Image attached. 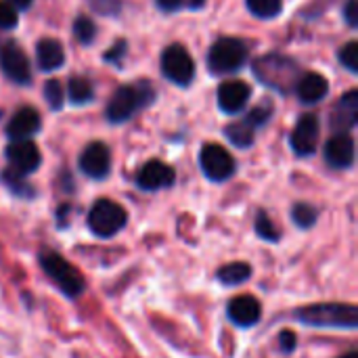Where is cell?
Returning <instances> with one entry per match:
<instances>
[{
    "instance_id": "6da1fadb",
    "label": "cell",
    "mask_w": 358,
    "mask_h": 358,
    "mask_svg": "<svg viewBox=\"0 0 358 358\" xmlns=\"http://www.w3.org/2000/svg\"><path fill=\"white\" fill-rule=\"evenodd\" d=\"M296 319L317 329H357L358 310L352 304H313L296 310Z\"/></svg>"
},
{
    "instance_id": "7a4b0ae2",
    "label": "cell",
    "mask_w": 358,
    "mask_h": 358,
    "mask_svg": "<svg viewBox=\"0 0 358 358\" xmlns=\"http://www.w3.org/2000/svg\"><path fill=\"white\" fill-rule=\"evenodd\" d=\"M254 73L262 84H266L279 92H289L292 86L298 84L300 69L292 59L277 55V52H271V55L260 57L254 63Z\"/></svg>"
},
{
    "instance_id": "3957f363",
    "label": "cell",
    "mask_w": 358,
    "mask_h": 358,
    "mask_svg": "<svg viewBox=\"0 0 358 358\" xmlns=\"http://www.w3.org/2000/svg\"><path fill=\"white\" fill-rule=\"evenodd\" d=\"M42 271L46 273V277L67 296V298H78L84 294L86 289V281L82 277V273L69 264L63 256L55 254V252H42L38 258Z\"/></svg>"
},
{
    "instance_id": "277c9868",
    "label": "cell",
    "mask_w": 358,
    "mask_h": 358,
    "mask_svg": "<svg viewBox=\"0 0 358 358\" xmlns=\"http://www.w3.org/2000/svg\"><path fill=\"white\" fill-rule=\"evenodd\" d=\"M153 96H155V92H153L149 82H136L132 86H122V88H117V92L113 94L111 103L107 105L105 115L113 124L126 122L141 107L149 105L153 101Z\"/></svg>"
},
{
    "instance_id": "5b68a950",
    "label": "cell",
    "mask_w": 358,
    "mask_h": 358,
    "mask_svg": "<svg viewBox=\"0 0 358 358\" xmlns=\"http://www.w3.org/2000/svg\"><path fill=\"white\" fill-rule=\"evenodd\" d=\"M126 222H128L126 210L111 199L94 201V206L88 212V229L101 239H109L117 235L126 227Z\"/></svg>"
},
{
    "instance_id": "8992f818",
    "label": "cell",
    "mask_w": 358,
    "mask_h": 358,
    "mask_svg": "<svg viewBox=\"0 0 358 358\" xmlns=\"http://www.w3.org/2000/svg\"><path fill=\"white\" fill-rule=\"evenodd\" d=\"M248 61V46L237 38H220L208 52V67L212 73H233Z\"/></svg>"
},
{
    "instance_id": "52a82bcc",
    "label": "cell",
    "mask_w": 358,
    "mask_h": 358,
    "mask_svg": "<svg viewBox=\"0 0 358 358\" xmlns=\"http://www.w3.org/2000/svg\"><path fill=\"white\" fill-rule=\"evenodd\" d=\"M162 71L170 82L187 86L195 78V63L182 44H170L162 55Z\"/></svg>"
},
{
    "instance_id": "ba28073f",
    "label": "cell",
    "mask_w": 358,
    "mask_h": 358,
    "mask_svg": "<svg viewBox=\"0 0 358 358\" xmlns=\"http://www.w3.org/2000/svg\"><path fill=\"white\" fill-rule=\"evenodd\" d=\"M199 164H201L203 174L214 182H222V180L231 178L237 168L233 155L216 143H210L201 149Z\"/></svg>"
},
{
    "instance_id": "9c48e42d",
    "label": "cell",
    "mask_w": 358,
    "mask_h": 358,
    "mask_svg": "<svg viewBox=\"0 0 358 358\" xmlns=\"http://www.w3.org/2000/svg\"><path fill=\"white\" fill-rule=\"evenodd\" d=\"M4 153L10 164V170H15L17 174H23V176L36 172L42 162V155L31 141H13Z\"/></svg>"
},
{
    "instance_id": "30bf717a",
    "label": "cell",
    "mask_w": 358,
    "mask_h": 358,
    "mask_svg": "<svg viewBox=\"0 0 358 358\" xmlns=\"http://www.w3.org/2000/svg\"><path fill=\"white\" fill-rule=\"evenodd\" d=\"M0 67L8 80L15 84H29L31 80V69H29V59L17 44H6L0 50Z\"/></svg>"
},
{
    "instance_id": "8fae6325",
    "label": "cell",
    "mask_w": 358,
    "mask_h": 358,
    "mask_svg": "<svg viewBox=\"0 0 358 358\" xmlns=\"http://www.w3.org/2000/svg\"><path fill=\"white\" fill-rule=\"evenodd\" d=\"M80 168L86 176L101 180L111 172V151L103 143H90L80 155Z\"/></svg>"
},
{
    "instance_id": "7c38bea8",
    "label": "cell",
    "mask_w": 358,
    "mask_h": 358,
    "mask_svg": "<svg viewBox=\"0 0 358 358\" xmlns=\"http://www.w3.org/2000/svg\"><path fill=\"white\" fill-rule=\"evenodd\" d=\"M317 143H319V120H317L315 113H304L298 120L296 128H294L292 149L300 157H306V155H313L315 153Z\"/></svg>"
},
{
    "instance_id": "4fadbf2b",
    "label": "cell",
    "mask_w": 358,
    "mask_h": 358,
    "mask_svg": "<svg viewBox=\"0 0 358 358\" xmlns=\"http://www.w3.org/2000/svg\"><path fill=\"white\" fill-rule=\"evenodd\" d=\"M174 180H176L174 170H172L168 164L159 162V159L147 162V164L138 170V174H136V185H138L143 191L168 189V187L174 185Z\"/></svg>"
},
{
    "instance_id": "5bb4252c",
    "label": "cell",
    "mask_w": 358,
    "mask_h": 358,
    "mask_svg": "<svg viewBox=\"0 0 358 358\" xmlns=\"http://www.w3.org/2000/svg\"><path fill=\"white\" fill-rule=\"evenodd\" d=\"M325 162L336 170H346L355 164V138L346 132H338L325 145Z\"/></svg>"
},
{
    "instance_id": "9a60e30c",
    "label": "cell",
    "mask_w": 358,
    "mask_h": 358,
    "mask_svg": "<svg viewBox=\"0 0 358 358\" xmlns=\"http://www.w3.org/2000/svg\"><path fill=\"white\" fill-rule=\"evenodd\" d=\"M252 96V88L241 80H229L218 88V105L227 113H239Z\"/></svg>"
},
{
    "instance_id": "2e32d148",
    "label": "cell",
    "mask_w": 358,
    "mask_h": 358,
    "mask_svg": "<svg viewBox=\"0 0 358 358\" xmlns=\"http://www.w3.org/2000/svg\"><path fill=\"white\" fill-rule=\"evenodd\" d=\"M229 319L237 327H252L262 319V306L254 296H237L229 302Z\"/></svg>"
},
{
    "instance_id": "e0dca14e",
    "label": "cell",
    "mask_w": 358,
    "mask_h": 358,
    "mask_svg": "<svg viewBox=\"0 0 358 358\" xmlns=\"http://www.w3.org/2000/svg\"><path fill=\"white\" fill-rule=\"evenodd\" d=\"M40 115L34 107H21L8 122L6 126V134L13 141H27L31 134H36L40 130Z\"/></svg>"
},
{
    "instance_id": "ac0fdd59",
    "label": "cell",
    "mask_w": 358,
    "mask_h": 358,
    "mask_svg": "<svg viewBox=\"0 0 358 358\" xmlns=\"http://www.w3.org/2000/svg\"><path fill=\"white\" fill-rule=\"evenodd\" d=\"M358 122V92H346L334 107L331 113V126L336 132H346Z\"/></svg>"
},
{
    "instance_id": "d6986e66",
    "label": "cell",
    "mask_w": 358,
    "mask_h": 358,
    "mask_svg": "<svg viewBox=\"0 0 358 358\" xmlns=\"http://www.w3.org/2000/svg\"><path fill=\"white\" fill-rule=\"evenodd\" d=\"M296 90H298V96L302 99V103H319L327 94L329 82L321 73L308 71L298 80Z\"/></svg>"
},
{
    "instance_id": "ffe728a7",
    "label": "cell",
    "mask_w": 358,
    "mask_h": 358,
    "mask_svg": "<svg viewBox=\"0 0 358 358\" xmlns=\"http://www.w3.org/2000/svg\"><path fill=\"white\" fill-rule=\"evenodd\" d=\"M36 59L42 71H52L59 69L65 63V52L61 42L52 40V38H44L36 44Z\"/></svg>"
},
{
    "instance_id": "44dd1931",
    "label": "cell",
    "mask_w": 358,
    "mask_h": 358,
    "mask_svg": "<svg viewBox=\"0 0 358 358\" xmlns=\"http://www.w3.org/2000/svg\"><path fill=\"white\" fill-rule=\"evenodd\" d=\"M216 277H218L220 283H224L229 287H235V285L245 283L252 277V266L248 262H231V264L220 266Z\"/></svg>"
},
{
    "instance_id": "7402d4cb",
    "label": "cell",
    "mask_w": 358,
    "mask_h": 358,
    "mask_svg": "<svg viewBox=\"0 0 358 358\" xmlns=\"http://www.w3.org/2000/svg\"><path fill=\"white\" fill-rule=\"evenodd\" d=\"M0 180H2V185L15 195V197H23V199H31V197H36V189L23 178V174H17L15 170H4L2 174H0Z\"/></svg>"
},
{
    "instance_id": "603a6c76",
    "label": "cell",
    "mask_w": 358,
    "mask_h": 358,
    "mask_svg": "<svg viewBox=\"0 0 358 358\" xmlns=\"http://www.w3.org/2000/svg\"><path fill=\"white\" fill-rule=\"evenodd\" d=\"M254 132H256V128H254L248 120L235 122V124L227 126V136H229V141H231L235 147H241V149H245V147H250V145L254 143V136H256Z\"/></svg>"
},
{
    "instance_id": "cb8c5ba5",
    "label": "cell",
    "mask_w": 358,
    "mask_h": 358,
    "mask_svg": "<svg viewBox=\"0 0 358 358\" xmlns=\"http://www.w3.org/2000/svg\"><path fill=\"white\" fill-rule=\"evenodd\" d=\"M67 92H69L71 103H76V105H84V103H88L94 96L92 84L86 78H80V76L69 80V90Z\"/></svg>"
},
{
    "instance_id": "d4e9b609",
    "label": "cell",
    "mask_w": 358,
    "mask_h": 358,
    "mask_svg": "<svg viewBox=\"0 0 358 358\" xmlns=\"http://www.w3.org/2000/svg\"><path fill=\"white\" fill-rule=\"evenodd\" d=\"M292 218H294V222H296L300 229H310V227L317 222L319 212H317V208L310 206V203H296V206L292 208Z\"/></svg>"
},
{
    "instance_id": "484cf974",
    "label": "cell",
    "mask_w": 358,
    "mask_h": 358,
    "mask_svg": "<svg viewBox=\"0 0 358 358\" xmlns=\"http://www.w3.org/2000/svg\"><path fill=\"white\" fill-rule=\"evenodd\" d=\"M281 0H248V8L260 19H273L281 13Z\"/></svg>"
},
{
    "instance_id": "4316f807",
    "label": "cell",
    "mask_w": 358,
    "mask_h": 358,
    "mask_svg": "<svg viewBox=\"0 0 358 358\" xmlns=\"http://www.w3.org/2000/svg\"><path fill=\"white\" fill-rule=\"evenodd\" d=\"M256 233H258L260 239L271 241V243L279 241V237H281V233L277 231V227L273 224V220L268 218V214L264 210H260L256 214Z\"/></svg>"
},
{
    "instance_id": "83f0119b",
    "label": "cell",
    "mask_w": 358,
    "mask_h": 358,
    "mask_svg": "<svg viewBox=\"0 0 358 358\" xmlns=\"http://www.w3.org/2000/svg\"><path fill=\"white\" fill-rule=\"evenodd\" d=\"M73 36L78 38L80 44H90V42L94 40V36H96V25H94V21H92L90 17H86V15L78 17L76 23H73Z\"/></svg>"
},
{
    "instance_id": "f1b7e54d",
    "label": "cell",
    "mask_w": 358,
    "mask_h": 358,
    "mask_svg": "<svg viewBox=\"0 0 358 358\" xmlns=\"http://www.w3.org/2000/svg\"><path fill=\"white\" fill-rule=\"evenodd\" d=\"M44 96L50 105V109H61L63 105V88L59 80H48L44 84Z\"/></svg>"
},
{
    "instance_id": "f546056e",
    "label": "cell",
    "mask_w": 358,
    "mask_h": 358,
    "mask_svg": "<svg viewBox=\"0 0 358 358\" xmlns=\"http://www.w3.org/2000/svg\"><path fill=\"white\" fill-rule=\"evenodd\" d=\"M340 61L346 69H350L352 73L358 71V44L357 42H348L342 52H340Z\"/></svg>"
},
{
    "instance_id": "4dcf8cb0",
    "label": "cell",
    "mask_w": 358,
    "mask_h": 358,
    "mask_svg": "<svg viewBox=\"0 0 358 358\" xmlns=\"http://www.w3.org/2000/svg\"><path fill=\"white\" fill-rule=\"evenodd\" d=\"M17 25V10L8 2H0V29H10Z\"/></svg>"
},
{
    "instance_id": "1f68e13d",
    "label": "cell",
    "mask_w": 358,
    "mask_h": 358,
    "mask_svg": "<svg viewBox=\"0 0 358 358\" xmlns=\"http://www.w3.org/2000/svg\"><path fill=\"white\" fill-rule=\"evenodd\" d=\"M271 115H273L271 105H260V107H256L254 111H250V115H248L245 120L256 128V126H264V124L271 120Z\"/></svg>"
},
{
    "instance_id": "d6a6232c",
    "label": "cell",
    "mask_w": 358,
    "mask_h": 358,
    "mask_svg": "<svg viewBox=\"0 0 358 358\" xmlns=\"http://www.w3.org/2000/svg\"><path fill=\"white\" fill-rule=\"evenodd\" d=\"M279 348H281V352L292 355V352L296 350V334L283 331V334L279 336Z\"/></svg>"
},
{
    "instance_id": "836d02e7",
    "label": "cell",
    "mask_w": 358,
    "mask_h": 358,
    "mask_svg": "<svg viewBox=\"0 0 358 358\" xmlns=\"http://www.w3.org/2000/svg\"><path fill=\"white\" fill-rule=\"evenodd\" d=\"M357 4H358V0H348V2H346V6H344V17H346L348 25H352V27H357L358 25Z\"/></svg>"
},
{
    "instance_id": "e575fe53",
    "label": "cell",
    "mask_w": 358,
    "mask_h": 358,
    "mask_svg": "<svg viewBox=\"0 0 358 358\" xmlns=\"http://www.w3.org/2000/svg\"><path fill=\"white\" fill-rule=\"evenodd\" d=\"M124 52H126V42L120 40V42H115V46L105 55V61H120V57H124Z\"/></svg>"
},
{
    "instance_id": "d590c367",
    "label": "cell",
    "mask_w": 358,
    "mask_h": 358,
    "mask_svg": "<svg viewBox=\"0 0 358 358\" xmlns=\"http://www.w3.org/2000/svg\"><path fill=\"white\" fill-rule=\"evenodd\" d=\"M157 6L164 10H178L182 6V0H157Z\"/></svg>"
},
{
    "instance_id": "8d00e7d4",
    "label": "cell",
    "mask_w": 358,
    "mask_h": 358,
    "mask_svg": "<svg viewBox=\"0 0 358 358\" xmlns=\"http://www.w3.org/2000/svg\"><path fill=\"white\" fill-rule=\"evenodd\" d=\"M6 2L13 4V6H17V8H27L31 4V0H6Z\"/></svg>"
},
{
    "instance_id": "74e56055",
    "label": "cell",
    "mask_w": 358,
    "mask_h": 358,
    "mask_svg": "<svg viewBox=\"0 0 358 358\" xmlns=\"http://www.w3.org/2000/svg\"><path fill=\"white\" fill-rule=\"evenodd\" d=\"M189 4H191L193 8H201V6L206 4V0H189Z\"/></svg>"
},
{
    "instance_id": "f35d334b",
    "label": "cell",
    "mask_w": 358,
    "mask_h": 358,
    "mask_svg": "<svg viewBox=\"0 0 358 358\" xmlns=\"http://www.w3.org/2000/svg\"><path fill=\"white\" fill-rule=\"evenodd\" d=\"M340 358H358V357H357V352H348L346 357H340Z\"/></svg>"
}]
</instances>
